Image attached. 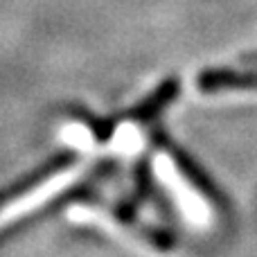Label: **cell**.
Returning <instances> with one entry per match:
<instances>
[{"mask_svg": "<svg viewBox=\"0 0 257 257\" xmlns=\"http://www.w3.org/2000/svg\"><path fill=\"white\" fill-rule=\"evenodd\" d=\"M154 174L165 185V190L172 194V199L176 201L178 210L183 212V217L187 221L199 223V226H205V223L212 221V208L208 205V201L187 181L181 167L167 154H158L154 158Z\"/></svg>", "mask_w": 257, "mask_h": 257, "instance_id": "cell-1", "label": "cell"}, {"mask_svg": "<svg viewBox=\"0 0 257 257\" xmlns=\"http://www.w3.org/2000/svg\"><path fill=\"white\" fill-rule=\"evenodd\" d=\"M142 142H145L142 131L138 128V124H133V122L122 124L115 131V136H113V147H115L117 151H122V154H136L142 147Z\"/></svg>", "mask_w": 257, "mask_h": 257, "instance_id": "cell-2", "label": "cell"}, {"mask_svg": "<svg viewBox=\"0 0 257 257\" xmlns=\"http://www.w3.org/2000/svg\"><path fill=\"white\" fill-rule=\"evenodd\" d=\"M61 140H66L68 145L77 147L81 151H90L95 145V136L90 133V128L84 124H77V122H70V124L61 128Z\"/></svg>", "mask_w": 257, "mask_h": 257, "instance_id": "cell-3", "label": "cell"}]
</instances>
